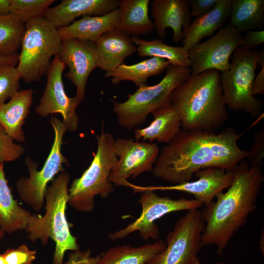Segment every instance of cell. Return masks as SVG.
I'll list each match as a JSON object with an SVG mask.
<instances>
[{"mask_svg": "<svg viewBox=\"0 0 264 264\" xmlns=\"http://www.w3.org/2000/svg\"><path fill=\"white\" fill-rule=\"evenodd\" d=\"M22 76L16 66L0 65V106L19 91Z\"/></svg>", "mask_w": 264, "mask_h": 264, "instance_id": "obj_32", "label": "cell"}, {"mask_svg": "<svg viewBox=\"0 0 264 264\" xmlns=\"http://www.w3.org/2000/svg\"><path fill=\"white\" fill-rule=\"evenodd\" d=\"M264 43V31L250 30L245 32L242 37V44L240 48L251 50L254 47Z\"/></svg>", "mask_w": 264, "mask_h": 264, "instance_id": "obj_37", "label": "cell"}, {"mask_svg": "<svg viewBox=\"0 0 264 264\" xmlns=\"http://www.w3.org/2000/svg\"><path fill=\"white\" fill-rule=\"evenodd\" d=\"M219 0H188L191 18L202 16L210 11Z\"/></svg>", "mask_w": 264, "mask_h": 264, "instance_id": "obj_36", "label": "cell"}, {"mask_svg": "<svg viewBox=\"0 0 264 264\" xmlns=\"http://www.w3.org/2000/svg\"><path fill=\"white\" fill-rule=\"evenodd\" d=\"M25 152V149L16 144L0 125V164L18 159Z\"/></svg>", "mask_w": 264, "mask_h": 264, "instance_id": "obj_33", "label": "cell"}, {"mask_svg": "<svg viewBox=\"0 0 264 264\" xmlns=\"http://www.w3.org/2000/svg\"><path fill=\"white\" fill-rule=\"evenodd\" d=\"M231 26L242 34L264 25V0H231Z\"/></svg>", "mask_w": 264, "mask_h": 264, "instance_id": "obj_28", "label": "cell"}, {"mask_svg": "<svg viewBox=\"0 0 264 264\" xmlns=\"http://www.w3.org/2000/svg\"><path fill=\"white\" fill-rule=\"evenodd\" d=\"M264 181L261 168L250 167L245 159L237 165L227 191L219 193L216 201L201 211L205 224L201 237L202 247L216 245L218 254L222 253L233 236L256 210Z\"/></svg>", "mask_w": 264, "mask_h": 264, "instance_id": "obj_2", "label": "cell"}, {"mask_svg": "<svg viewBox=\"0 0 264 264\" xmlns=\"http://www.w3.org/2000/svg\"><path fill=\"white\" fill-rule=\"evenodd\" d=\"M258 65L261 66V70L257 76H255L252 88V93L253 95L260 94L264 95V50L260 52V57Z\"/></svg>", "mask_w": 264, "mask_h": 264, "instance_id": "obj_39", "label": "cell"}, {"mask_svg": "<svg viewBox=\"0 0 264 264\" xmlns=\"http://www.w3.org/2000/svg\"><path fill=\"white\" fill-rule=\"evenodd\" d=\"M19 53L9 56H0V65H10L16 66L18 64Z\"/></svg>", "mask_w": 264, "mask_h": 264, "instance_id": "obj_40", "label": "cell"}, {"mask_svg": "<svg viewBox=\"0 0 264 264\" xmlns=\"http://www.w3.org/2000/svg\"><path fill=\"white\" fill-rule=\"evenodd\" d=\"M242 35L230 24L222 27L206 41L188 51L192 74L209 70L223 73L230 66V59L242 44Z\"/></svg>", "mask_w": 264, "mask_h": 264, "instance_id": "obj_12", "label": "cell"}, {"mask_svg": "<svg viewBox=\"0 0 264 264\" xmlns=\"http://www.w3.org/2000/svg\"><path fill=\"white\" fill-rule=\"evenodd\" d=\"M231 0H219L215 6L208 13L197 17L183 29L182 47L188 51L200 43L201 41L211 36L222 28L230 18Z\"/></svg>", "mask_w": 264, "mask_h": 264, "instance_id": "obj_20", "label": "cell"}, {"mask_svg": "<svg viewBox=\"0 0 264 264\" xmlns=\"http://www.w3.org/2000/svg\"><path fill=\"white\" fill-rule=\"evenodd\" d=\"M25 31V24L10 14L0 15V56L18 54Z\"/></svg>", "mask_w": 264, "mask_h": 264, "instance_id": "obj_30", "label": "cell"}, {"mask_svg": "<svg viewBox=\"0 0 264 264\" xmlns=\"http://www.w3.org/2000/svg\"><path fill=\"white\" fill-rule=\"evenodd\" d=\"M0 264H6L5 261L2 254H0Z\"/></svg>", "mask_w": 264, "mask_h": 264, "instance_id": "obj_42", "label": "cell"}, {"mask_svg": "<svg viewBox=\"0 0 264 264\" xmlns=\"http://www.w3.org/2000/svg\"><path fill=\"white\" fill-rule=\"evenodd\" d=\"M10 15L25 24L29 21L44 17V13L55 0H10Z\"/></svg>", "mask_w": 264, "mask_h": 264, "instance_id": "obj_31", "label": "cell"}, {"mask_svg": "<svg viewBox=\"0 0 264 264\" xmlns=\"http://www.w3.org/2000/svg\"><path fill=\"white\" fill-rule=\"evenodd\" d=\"M142 207L139 217L125 228L109 234L113 241L122 239L134 231H138L144 240L159 238L160 231L155 221L170 213L199 209L203 205L195 199H174L160 197L154 191L142 192L138 201Z\"/></svg>", "mask_w": 264, "mask_h": 264, "instance_id": "obj_11", "label": "cell"}, {"mask_svg": "<svg viewBox=\"0 0 264 264\" xmlns=\"http://www.w3.org/2000/svg\"><path fill=\"white\" fill-rule=\"evenodd\" d=\"M66 67L58 55L55 56L46 74V84L35 112L42 117L60 113L67 130L75 132L79 128L76 108L81 101L76 96L69 97L66 93L63 82V73Z\"/></svg>", "mask_w": 264, "mask_h": 264, "instance_id": "obj_14", "label": "cell"}, {"mask_svg": "<svg viewBox=\"0 0 264 264\" xmlns=\"http://www.w3.org/2000/svg\"><path fill=\"white\" fill-rule=\"evenodd\" d=\"M194 175L198 178L194 181L170 186H140L133 184L132 189L135 193L146 190L183 192L192 195L195 199L205 206L230 186L234 176V169L209 167L197 171Z\"/></svg>", "mask_w": 264, "mask_h": 264, "instance_id": "obj_15", "label": "cell"}, {"mask_svg": "<svg viewBox=\"0 0 264 264\" xmlns=\"http://www.w3.org/2000/svg\"><path fill=\"white\" fill-rule=\"evenodd\" d=\"M220 74L216 70L191 74L172 92L170 103L183 129L215 132L226 122Z\"/></svg>", "mask_w": 264, "mask_h": 264, "instance_id": "obj_3", "label": "cell"}, {"mask_svg": "<svg viewBox=\"0 0 264 264\" xmlns=\"http://www.w3.org/2000/svg\"><path fill=\"white\" fill-rule=\"evenodd\" d=\"M5 234V233L4 232L0 230V242L2 241V240L4 238Z\"/></svg>", "mask_w": 264, "mask_h": 264, "instance_id": "obj_43", "label": "cell"}, {"mask_svg": "<svg viewBox=\"0 0 264 264\" xmlns=\"http://www.w3.org/2000/svg\"><path fill=\"white\" fill-rule=\"evenodd\" d=\"M2 255L6 264H31L36 259V251L22 244L16 248L6 249Z\"/></svg>", "mask_w": 264, "mask_h": 264, "instance_id": "obj_34", "label": "cell"}, {"mask_svg": "<svg viewBox=\"0 0 264 264\" xmlns=\"http://www.w3.org/2000/svg\"><path fill=\"white\" fill-rule=\"evenodd\" d=\"M170 65V62L166 59L151 57L131 65L122 64L115 69L106 71L104 76L111 78L114 85L123 81H130L139 88L146 84L148 78L160 74Z\"/></svg>", "mask_w": 264, "mask_h": 264, "instance_id": "obj_27", "label": "cell"}, {"mask_svg": "<svg viewBox=\"0 0 264 264\" xmlns=\"http://www.w3.org/2000/svg\"><path fill=\"white\" fill-rule=\"evenodd\" d=\"M95 137L97 149L89 166L73 181L68 189V203L81 212H91L95 207V196L106 198L114 190L109 177L118 159L115 140L111 134L103 131Z\"/></svg>", "mask_w": 264, "mask_h": 264, "instance_id": "obj_5", "label": "cell"}, {"mask_svg": "<svg viewBox=\"0 0 264 264\" xmlns=\"http://www.w3.org/2000/svg\"><path fill=\"white\" fill-rule=\"evenodd\" d=\"M247 158L250 167L261 168L264 156V127L255 132Z\"/></svg>", "mask_w": 264, "mask_h": 264, "instance_id": "obj_35", "label": "cell"}, {"mask_svg": "<svg viewBox=\"0 0 264 264\" xmlns=\"http://www.w3.org/2000/svg\"><path fill=\"white\" fill-rule=\"evenodd\" d=\"M119 9L103 16L85 15L68 26L57 28L62 39H78L95 42L105 33L115 29Z\"/></svg>", "mask_w": 264, "mask_h": 264, "instance_id": "obj_23", "label": "cell"}, {"mask_svg": "<svg viewBox=\"0 0 264 264\" xmlns=\"http://www.w3.org/2000/svg\"><path fill=\"white\" fill-rule=\"evenodd\" d=\"M49 123L54 131V141L42 169L38 170V163L27 156L25 159V164L29 176L19 178L15 184L21 200L36 212H39L44 207L47 184L57 175L65 171L63 164L68 165L62 153L63 139L67 128L56 116H52Z\"/></svg>", "mask_w": 264, "mask_h": 264, "instance_id": "obj_9", "label": "cell"}, {"mask_svg": "<svg viewBox=\"0 0 264 264\" xmlns=\"http://www.w3.org/2000/svg\"><path fill=\"white\" fill-rule=\"evenodd\" d=\"M115 149L119 158L111 171L109 180L115 185L130 188L132 184L127 179L152 172L160 151L155 143L135 141L132 138H118Z\"/></svg>", "mask_w": 264, "mask_h": 264, "instance_id": "obj_13", "label": "cell"}, {"mask_svg": "<svg viewBox=\"0 0 264 264\" xmlns=\"http://www.w3.org/2000/svg\"><path fill=\"white\" fill-rule=\"evenodd\" d=\"M241 136L232 127L218 133L181 129L159 151L152 172L174 185L191 181L196 172L204 168L234 170L248 154L238 145Z\"/></svg>", "mask_w": 264, "mask_h": 264, "instance_id": "obj_1", "label": "cell"}, {"mask_svg": "<svg viewBox=\"0 0 264 264\" xmlns=\"http://www.w3.org/2000/svg\"><path fill=\"white\" fill-rule=\"evenodd\" d=\"M204 225L200 210L187 211L168 234L164 249L149 264H193L198 260Z\"/></svg>", "mask_w": 264, "mask_h": 264, "instance_id": "obj_10", "label": "cell"}, {"mask_svg": "<svg viewBox=\"0 0 264 264\" xmlns=\"http://www.w3.org/2000/svg\"><path fill=\"white\" fill-rule=\"evenodd\" d=\"M33 93L31 88L19 90L0 106V125L13 140L20 143L25 140L22 127L30 113Z\"/></svg>", "mask_w": 264, "mask_h": 264, "instance_id": "obj_21", "label": "cell"}, {"mask_svg": "<svg viewBox=\"0 0 264 264\" xmlns=\"http://www.w3.org/2000/svg\"><path fill=\"white\" fill-rule=\"evenodd\" d=\"M191 74L189 67L170 65L158 83L140 86L133 93L128 94L123 102L112 101L118 124L128 130L141 125L150 114L170 101L172 92Z\"/></svg>", "mask_w": 264, "mask_h": 264, "instance_id": "obj_6", "label": "cell"}, {"mask_svg": "<svg viewBox=\"0 0 264 264\" xmlns=\"http://www.w3.org/2000/svg\"><path fill=\"white\" fill-rule=\"evenodd\" d=\"M118 0H63L48 8L44 17L57 28L69 25L79 16H103L119 8Z\"/></svg>", "mask_w": 264, "mask_h": 264, "instance_id": "obj_17", "label": "cell"}, {"mask_svg": "<svg viewBox=\"0 0 264 264\" xmlns=\"http://www.w3.org/2000/svg\"><path fill=\"white\" fill-rule=\"evenodd\" d=\"M193 264H201L200 262H199V260H197L196 261H195ZM217 264H225V263H218Z\"/></svg>", "mask_w": 264, "mask_h": 264, "instance_id": "obj_44", "label": "cell"}, {"mask_svg": "<svg viewBox=\"0 0 264 264\" xmlns=\"http://www.w3.org/2000/svg\"><path fill=\"white\" fill-rule=\"evenodd\" d=\"M153 23L160 39L165 38L167 28L173 30V41L178 43L183 39V30L191 23L187 0H154L151 2Z\"/></svg>", "mask_w": 264, "mask_h": 264, "instance_id": "obj_18", "label": "cell"}, {"mask_svg": "<svg viewBox=\"0 0 264 264\" xmlns=\"http://www.w3.org/2000/svg\"><path fill=\"white\" fill-rule=\"evenodd\" d=\"M131 39L137 46L138 55L141 57L149 56L163 58L169 61L171 65L189 67L188 51L182 46H171L158 39L147 41L132 36Z\"/></svg>", "mask_w": 264, "mask_h": 264, "instance_id": "obj_29", "label": "cell"}, {"mask_svg": "<svg viewBox=\"0 0 264 264\" xmlns=\"http://www.w3.org/2000/svg\"><path fill=\"white\" fill-rule=\"evenodd\" d=\"M62 42L58 29L44 17L25 24L16 67L24 82L39 81L47 74L51 59L59 54Z\"/></svg>", "mask_w": 264, "mask_h": 264, "instance_id": "obj_7", "label": "cell"}, {"mask_svg": "<svg viewBox=\"0 0 264 264\" xmlns=\"http://www.w3.org/2000/svg\"><path fill=\"white\" fill-rule=\"evenodd\" d=\"M260 52L237 48L229 68L220 74V82L226 106L234 111H243L253 118L261 114L262 101L252 93Z\"/></svg>", "mask_w": 264, "mask_h": 264, "instance_id": "obj_8", "label": "cell"}, {"mask_svg": "<svg viewBox=\"0 0 264 264\" xmlns=\"http://www.w3.org/2000/svg\"><path fill=\"white\" fill-rule=\"evenodd\" d=\"M166 247L162 240L139 247L124 244L109 248L97 264H149Z\"/></svg>", "mask_w": 264, "mask_h": 264, "instance_id": "obj_26", "label": "cell"}, {"mask_svg": "<svg viewBox=\"0 0 264 264\" xmlns=\"http://www.w3.org/2000/svg\"><path fill=\"white\" fill-rule=\"evenodd\" d=\"M152 114L153 120L150 124L142 129L135 128L136 141L142 139L153 143H169L180 131V118L170 101L154 111Z\"/></svg>", "mask_w": 264, "mask_h": 264, "instance_id": "obj_22", "label": "cell"}, {"mask_svg": "<svg viewBox=\"0 0 264 264\" xmlns=\"http://www.w3.org/2000/svg\"><path fill=\"white\" fill-rule=\"evenodd\" d=\"M95 44L97 67L106 71L115 69L137 51L131 38L116 28L105 33Z\"/></svg>", "mask_w": 264, "mask_h": 264, "instance_id": "obj_19", "label": "cell"}, {"mask_svg": "<svg viewBox=\"0 0 264 264\" xmlns=\"http://www.w3.org/2000/svg\"><path fill=\"white\" fill-rule=\"evenodd\" d=\"M58 55L68 68L65 76L75 86V96L83 101L88 76L97 67L95 42L78 39L62 40Z\"/></svg>", "mask_w": 264, "mask_h": 264, "instance_id": "obj_16", "label": "cell"}, {"mask_svg": "<svg viewBox=\"0 0 264 264\" xmlns=\"http://www.w3.org/2000/svg\"><path fill=\"white\" fill-rule=\"evenodd\" d=\"M5 177L4 163L0 164V230L12 234L25 230L32 214L14 199Z\"/></svg>", "mask_w": 264, "mask_h": 264, "instance_id": "obj_24", "label": "cell"}, {"mask_svg": "<svg viewBox=\"0 0 264 264\" xmlns=\"http://www.w3.org/2000/svg\"><path fill=\"white\" fill-rule=\"evenodd\" d=\"M149 2V0H120V18L116 29L136 37L153 32L154 27L148 16Z\"/></svg>", "mask_w": 264, "mask_h": 264, "instance_id": "obj_25", "label": "cell"}, {"mask_svg": "<svg viewBox=\"0 0 264 264\" xmlns=\"http://www.w3.org/2000/svg\"><path fill=\"white\" fill-rule=\"evenodd\" d=\"M70 179V176L66 171L54 178L45 193V214H32L25 230L28 234L27 239L32 242L39 240L45 245L49 239L55 242L53 264H64L66 251H78L80 248L77 238L70 232V226L66 217Z\"/></svg>", "mask_w": 264, "mask_h": 264, "instance_id": "obj_4", "label": "cell"}, {"mask_svg": "<svg viewBox=\"0 0 264 264\" xmlns=\"http://www.w3.org/2000/svg\"><path fill=\"white\" fill-rule=\"evenodd\" d=\"M100 256L91 257L89 249L85 251H74L69 254L67 261L64 264H97Z\"/></svg>", "mask_w": 264, "mask_h": 264, "instance_id": "obj_38", "label": "cell"}, {"mask_svg": "<svg viewBox=\"0 0 264 264\" xmlns=\"http://www.w3.org/2000/svg\"><path fill=\"white\" fill-rule=\"evenodd\" d=\"M10 0H0V15L6 16L10 14Z\"/></svg>", "mask_w": 264, "mask_h": 264, "instance_id": "obj_41", "label": "cell"}]
</instances>
